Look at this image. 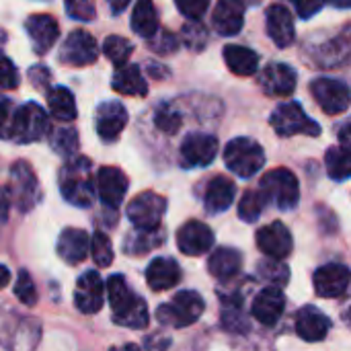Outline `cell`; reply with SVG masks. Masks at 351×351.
I'll return each mask as SVG.
<instances>
[{
    "label": "cell",
    "instance_id": "cell-1",
    "mask_svg": "<svg viewBox=\"0 0 351 351\" xmlns=\"http://www.w3.org/2000/svg\"><path fill=\"white\" fill-rule=\"evenodd\" d=\"M60 193L62 197L76 206L88 208L97 195V179L93 175V162L84 156H68L66 165L60 169Z\"/></svg>",
    "mask_w": 351,
    "mask_h": 351
},
{
    "label": "cell",
    "instance_id": "cell-2",
    "mask_svg": "<svg viewBox=\"0 0 351 351\" xmlns=\"http://www.w3.org/2000/svg\"><path fill=\"white\" fill-rule=\"evenodd\" d=\"M224 165L241 179L255 177L265 165L263 148L251 138H234L224 148Z\"/></svg>",
    "mask_w": 351,
    "mask_h": 351
},
{
    "label": "cell",
    "instance_id": "cell-3",
    "mask_svg": "<svg viewBox=\"0 0 351 351\" xmlns=\"http://www.w3.org/2000/svg\"><path fill=\"white\" fill-rule=\"evenodd\" d=\"M47 132H49V121L41 105L29 101V103L14 107L8 140L16 144H31V142H39L41 138H45Z\"/></svg>",
    "mask_w": 351,
    "mask_h": 351
},
{
    "label": "cell",
    "instance_id": "cell-4",
    "mask_svg": "<svg viewBox=\"0 0 351 351\" xmlns=\"http://www.w3.org/2000/svg\"><path fill=\"white\" fill-rule=\"evenodd\" d=\"M204 308H206V302L197 292L183 290L169 304H162L156 308V319L167 327L183 329V327L193 325L204 315Z\"/></svg>",
    "mask_w": 351,
    "mask_h": 351
},
{
    "label": "cell",
    "instance_id": "cell-5",
    "mask_svg": "<svg viewBox=\"0 0 351 351\" xmlns=\"http://www.w3.org/2000/svg\"><path fill=\"white\" fill-rule=\"evenodd\" d=\"M269 123L274 128V132L282 138H290L296 134H306V136H321V125L306 115V111L302 109L300 103L290 101V103H282L274 109Z\"/></svg>",
    "mask_w": 351,
    "mask_h": 351
},
{
    "label": "cell",
    "instance_id": "cell-6",
    "mask_svg": "<svg viewBox=\"0 0 351 351\" xmlns=\"http://www.w3.org/2000/svg\"><path fill=\"white\" fill-rule=\"evenodd\" d=\"M259 189L265 193L267 202L280 210H292L300 199L298 177L288 169H274L265 173L259 183Z\"/></svg>",
    "mask_w": 351,
    "mask_h": 351
},
{
    "label": "cell",
    "instance_id": "cell-7",
    "mask_svg": "<svg viewBox=\"0 0 351 351\" xmlns=\"http://www.w3.org/2000/svg\"><path fill=\"white\" fill-rule=\"evenodd\" d=\"M10 179H12L10 191H12L14 206L21 212L33 210L41 197V189H39V181L31 165L25 160H16L10 169Z\"/></svg>",
    "mask_w": 351,
    "mask_h": 351
},
{
    "label": "cell",
    "instance_id": "cell-8",
    "mask_svg": "<svg viewBox=\"0 0 351 351\" xmlns=\"http://www.w3.org/2000/svg\"><path fill=\"white\" fill-rule=\"evenodd\" d=\"M99 58V45L95 37L84 29H74L62 43L60 62L72 68H82L95 64Z\"/></svg>",
    "mask_w": 351,
    "mask_h": 351
},
{
    "label": "cell",
    "instance_id": "cell-9",
    "mask_svg": "<svg viewBox=\"0 0 351 351\" xmlns=\"http://www.w3.org/2000/svg\"><path fill=\"white\" fill-rule=\"evenodd\" d=\"M167 212V199L154 191H144L128 204V218L136 228H156Z\"/></svg>",
    "mask_w": 351,
    "mask_h": 351
},
{
    "label": "cell",
    "instance_id": "cell-10",
    "mask_svg": "<svg viewBox=\"0 0 351 351\" xmlns=\"http://www.w3.org/2000/svg\"><path fill=\"white\" fill-rule=\"evenodd\" d=\"M313 97L321 109L329 115H339L348 111L351 105V90L343 80L337 78H317L311 84Z\"/></svg>",
    "mask_w": 351,
    "mask_h": 351
},
{
    "label": "cell",
    "instance_id": "cell-11",
    "mask_svg": "<svg viewBox=\"0 0 351 351\" xmlns=\"http://www.w3.org/2000/svg\"><path fill=\"white\" fill-rule=\"evenodd\" d=\"M218 140L212 134H189L181 144V165L183 167H208L218 156Z\"/></svg>",
    "mask_w": 351,
    "mask_h": 351
},
{
    "label": "cell",
    "instance_id": "cell-12",
    "mask_svg": "<svg viewBox=\"0 0 351 351\" xmlns=\"http://www.w3.org/2000/svg\"><path fill=\"white\" fill-rule=\"evenodd\" d=\"M315 292L321 298H341L351 284V271L341 263H329L315 271L313 276Z\"/></svg>",
    "mask_w": 351,
    "mask_h": 351
},
{
    "label": "cell",
    "instance_id": "cell-13",
    "mask_svg": "<svg viewBox=\"0 0 351 351\" xmlns=\"http://www.w3.org/2000/svg\"><path fill=\"white\" fill-rule=\"evenodd\" d=\"M105 284L101 276L93 269L78 278L76 290H74V304L82 315H97L103 308L105 300Z\"/></svg>",
    "mask_w": 351,
    "mask_h": 351
},
{
    "label": "cell",
    "instance_id": "cell-14",
    "mask_svg": "<svg viewBox=\"0 0 351 351\" xmlns=\"http://www.w3.org/2000/svg\"><path fill=\"white\" fill-rule=\"evenodd\" d=\"M97 195L107 208H119L128 193V177L117 167H101L97 173Z\"/></svg>",
    "mask_w": 351,
    "mask_h": 351
},
{
    "label": "cell",
    "instance_id": "cell-15",
    "mask_svg": "<svg viewBox=\"0 0 351 351\" xmlns=\"http://www.w3.org/2000/svg\"><path fill=\"white\" fill-rule=\"evenodd\" d=\"M177 247L189 257H199L214 247V232L208 224L189 220L177 232Z\"/></svg>",
    "mask_w": 351,
    "mask_h": 351
},
{
    "label": "cell",
    "instance_id": "cell-16",
    "mask_svg": "<svg viewBox=\"0 0 351 351\" xmlns=\"http://www.w3.org/2000/svg\"><path fill=\"white\" fill-rule=\"evenodd\" d=\"M128 125V111L117 101H105L95 111V130L103 142H113Z\"/></svg>",
    "mask_w": 351,
    "mask_h": 351
},
{
    "label": "cell",
    "instance_id": "cell-17",
    "mask_svg": "<svg viewBox=\"0 0 351 351\" xmlns=\"http://www.w3.org/2000/svg\"><path fill=\"white\" fill-rule=\"evenodd\" d=\"M284 308H286V296L284 292L280 290V286H267L263 288L255 298H253V317L265 325V327H274L282 315H284Z\"/></svg>",
    "mask_w": 351,
    "mask_h": 351
},
{
    "label": "cell",
    "instance_id": "cell-18",
    "mask_svg": "<svg viewBox=\"0 0 351 351\" xmlns=\"http://www.w3.org/2000/svg\"><path fill=\"white\" fill-rule=\"evenodd\" d=\"M25 29L37 56L47 53L53 47L56 39L60 37L58 21L51 14H31L25 21Z\"/></svg>",
    "mask_w": 351,
    "mask_h": 351
},
{
    "label": "cell",
    "instance_id": "cell-19",
    "mask_svg": "<svg viewBox=\"0 0 351 351\" xmlns=\"http://www.w3.org/2000/svg\"><path fill=\"white\" fill-rule=\"evenodd\" d=\"M259 86L271 97L292 95L298 82V76L292 66L286 64H269L259 72Z\"/></svg>",
    "mask_w": 351,
    "mask_h": 351
},
{
    "label": "cell",
    "instance_id": "cell-20",
    "mask_svg": "<svg viewBox=\"0 0 351 351\" xmlns=\"http://www.w3.org/2000/svg\"><path fill=\"white\" fill-rule=\"evenodd\" d=\"M257 247L261 253L274 259H286L292 253V234L282 222H274L263 226L257 232Z\"/></svg>",
    "mask_w": 351,
    "mask_h": 351
},
{
    "label": "cell",
    "instance_id": "cell-21",
    "mask_svg": "<svg viewBox=\"0 0 351 351\" xmlns=\"http://www.w3.org/2000/svg\"><path fill=\"white\" fill-rule=\"evenodd\" d=\"M90 249V239L82 228H66L58 237L56 251L68 265H78L86 259Z\"/></svg>",
    "mask_w": 351,
    "mask_h": 351
},
{
    "label": "cell",
    "instance_id": "cell-22",
    "mask_svg": "<svg viewBox=\"0 0 351 351\" xmlns=\"http://www.w3.org/2000/svg\"><path fill=\"white\" fill-rule=\"evenodd\" d=\"M329 329H331V321L319 308L304 306L302 311H298V315H296V335L302 341H308V343L323 341L327 337Z\"/></svg>",
    "mask_w": 351,
    "mask_h": 351
},
{
    "label": "cell",
    "instance_id": "cell-23",
    "mask_svg": "<svg viewBox=\"0 0 351 351\" xmlns=\"http://www.w3.org/2000/svg\"><path fill=\"white\" fill-rule=\"evenodd\" d=\"M212 23H214V29L224 37H232V35L241 33L243 23H245V2L243 0H220L214 8Z\"/></svg>",
    "mask_w": 351,
    "mask_h": 351
},
{
    "label": "cell",
    "instance_id": "cell-24",
    "mask_svg": "<svg viewBox=\"0 0 351 351\" xmlns=\"http://www.w3.org/2000/svg\"><path fill=\"white\" fill-rule=\"evenodd\" d=\"M265 19H267V33L278 47H288L294 43V37H296L294 21H292L290 10L284 4H271L267 8Z\"/></svg>",
    "mask_w": 351,
    "mask_h": 351
},
{
    "label": "cell",
    "instance_id": "cell-25",
    "mask_svg": "<svg viewBox=\"0 0 351 351\" xmlns=\"http://www.w3.org/2000/svg\"><path fill=\"white\" fill-rule=\"evenodd\" d=\"M146 282H148L150 290H154V292L171 290L181 282V267L175 259L156 257L146 269Z\"/></svg>",
    "mask_w": 351,
    "mask_h": 351
},
{
    "label": "cell",
    "instance_id": "cell-26",
    "mask_svg": "<svg viewBox=\"0 0 351 351\" xmlns=\"http://www.w3.org/2000/svg\"><path fill=\"white\" fill-rule=\"evenodd\" d=\"M234 195H237L234 183L228 177L220 175L208 183L206 195H204V206H206L208 214H222L234 204Z\"/></svg>",
    "mask_w": 351,
    "mask_h": 351
},
{
    "label": "cell",
    "instance_id": "cell-27",
    "mask_svg": "<svg viewBox=\"0 0 351 351\" xmlns=\"http://www.w3.org/2000/svg\"><path fill=\"white\" fill-rule=\"evenodd\" d=\"M111 86L119 95H125V97H146L148 95V84L136 64L119 66L111 78Z\"/></svg>",
    "mask_w": 351,
    "mask_h": 351
},
{
    "label": "cell",
    "instance_id": "cell-28",
    "mask_svg": "<svg viewBox=\"0 0 351 351\" xmlns=\"http://www.w3.org/2000/svg\"><path fill=\"white\" fill-rule=\"evenodd\" d=\"M243 267V255L237 249L230 247H220L216 249L210 259H208V269L216 280H232Z\"/></svg>",
    "mask_w": 351,
    "mask_h": 351
},
{
    "label": "cell",
    "instance_id": "cell-29",
    "mask_svg": "<svg viewBox=\"0 0 351 351\" xmlns=\"http://www.w3.org/2000/svg\"><path fill=\"white\" fill-rule=\"evenodd\" d=\"M113 313V323L125 329H146L150 315H148V306L144 302V298H140L138 294H134L123 306H119Z\"/></svg>",
    "mask_w": 351,
    "mask_h": 351
},
{
    "label": "cell",
    "instance_id": "cell-30",
    "mask_svg": "<svg viewBox=\"0 0 351 351\" xmlns=\"http://www.w3.org/2000/svg\"><path fill=\"white\" fill-rule=\"evenodd\" d=\"M165 243V230L160 226L156 228H136V232H130L123 241V251L128 255H146L154 249H158Z\"/></svg>",
    "mask_w": 351,
    "mask_h": 351
},
{
    "label": "cell",
    "instance_id": "cell-31",
    "mask_svg": "<svg viewBox=\"0 0 351 351\" xmlns=\"http://www.w3.org/2000/svg\"><path fill=\"white\" fill-rule=\"evenodd\" d=\"M224 62L228 66V70L237 76H251L257 72V66H259V56L245 47V45H237V43H230L224 47Z\"/></svg>",
    "mask_w": 351,
    "mask_h": 351
},
{
    "label": "cell",
    "instance_id": "cell-32",
    "mask_svg": "<svg viewBox=\"0 0 351 351\" xmlns=\"http://www.w3.org/2000/svg\"><path fill=\"white\" fill-rule=\"evenodd\" d=\"M47 107L51 117L58 121H72L76 119V99L66 86H51L47 88Z\"/></svg>",
    "mask_w": 351,
    "mask_h": 351
},
{
    "label": "cell",
    "instance_id": "cell-33",
    "mask_svg": "<svg viewBox=\"0 0 351 351\" xmlns=\"http://www.w3.org/2000/svg\"><path fill=\"white\" fill-rule=\"evenodd\" d=\"M132 29L140 37H152L158 31V12L152 0H138L132 10Z\"/></svg>",
    "mask_w": 351,
    "mask_h": 351
},
{
    "label": "cell",
    "instance_id": "cell-34",
    "mask_svg": "<svg viewBox=\"0 0 351 351\" xmlns=\"http://www.w3.org/2000/svg\"><path fill=\"white\" fill-rule=\"evenodd\" d=\"M327 173L333 181H348L351 179V150L343 146H333L325 154Z\"/></svg>",
    "mask_w": 351,
    "mask_h": 351
},
{
    "label": "cell",
    "instance_id": "cell-35",
    "mask_svg": "<svg viewBox=\"0 0 351 351\" xmlns=\"http://www.w3.org/2000/svg\"><path fill=\"white\" fill-rule=\"evenodd\" d=\"M265 204H269V202H267V197H265V193L261 189L247 191L241 197V202H239V216H241V220L243 222H255V220H259V216L265 210Z\"/></svg>",
    "mask_w": 351,
    "mask_h": 351
},
{
    "label": "cell",
    "instance_id": "cell-36",
    "mask_svg": "<svg viewBox=\"0 0 351 351\" xmlns=\"http://www.w3.org/2000/svg\"><path fill=\"white\" fill-rule=\"evenodd\" d=\"M51 148L62 156H74L78 152V132L74 128L60 125L49 136Z\"/></svg>",
    "mask_w": 351,
    "mask_h": 351
},
{
    "label": "cell",
    "instance_id": "cell-37",
    "mask_svg": "<svg viewBox=\"0 0 351 351\" xmlns=\"http://www.w3.org/2000/svg\"><path fill=\"white\" fill-rule=\"evenodd\" d=\"M103 51H105L107 60H109L113 66L119 68V66L128 64V60H130V56H132V51H134V45H132L128 39L119 37V35H109V37L105 39V43H103Z\"/></svg>",
    "mask_w": 351,
    "mask_h": 351
},
{
    "label": "cell",
    "instance_id": "cell-38",
    "mask_svg": "<svg viewBox=\"0 0 351 351\" xmlns=\"http://www.w3.org/2000/svg\"><path fill=\"white\" fill-rule=\"evenodd\" d=\"M259 276L271 286H284L290 280V269H288V265L282 263V259L269 257L267 261L259 263Z\"/></svg>",
    "mask_w": 351,
    "mask_h": 351
},
{
    "label": "cell",
    "instance_id": "cell-39",
    "mask_svg": "<svg viewBox=\"0 0 351 351\" xmlns=\"http://www.w3.org/2000/svg\"><path fill=\"white\" fill-rule=\"evenodd\" d=\"M179 37L167 29H158L152 37H148V47L158 56H171L179 49Z\"/></svg>",
    "mask_w": 351,
    "mask_h": 351
},
{
    "label": "cell",
    "instance_id": "cell-40",
    "mask_svg": "<svg viewBox=\"0 0 351 351\" xmlns=\"http://www.w3.org/2000/svg\"><path fill=\"white\" fill-rule=\"evenodd\" d=\"M90 253L97 267H109L113 263V247L103 232H95L90 239Z\"/></svg>",
    "mask_w": 351,
    "mask_h": 351
},
{
    "label": "cell",
    "instance_id": "cell-41",
    "mask_svg": "<svg viewBox=\"0 0 351 351\" xmlns=\"http://www.w3.org/2000/svg\"><path fill=\"white\" fill-rule=\"evenodd\" d=\"M154 123L162 134H177L183 123V117L175 107L162 105V107H158V111L154 115Z\"/></svg>",
    "mask_w": 351,
    "mask_h": 351
},
{
    "label": "cell",
    "instance_id": "cell-42",
    "mask_svg": "<svg viewBox=\"0 0 351 351\" xmlns=\"http://www.w3.org/2000/svg\"><path fill=\"white\" fill-rule=\"evenodd\" d=\"M181 39L183 43L189 47V49H204L206 47V41H208V31L206 27L199 23V21H193V23H187L181 31Z\"/></svg>",
    "mask_w": 351,
    "mask_h": 351
},
{
    "label": "cell",
    "instance_id": "cell-43",
    "mask_svg": "<svg viewBox=\"0 0 351 351\" xmlns=\"http://www.w3.org/2000/svg\"><path fill=\"white\" fill-rule=\"evenodd\" d=\"M14 296H16L23 304H27V306L37 304V288H35L31 276H29L25 269L19 271V278H16V282H14Z\"/></svg>",
    "mask_w": 351,
    "mask_h": 351
},
{
    "label": "cell",
    "instance_id": "cell-44",
    "mask_svg": "<svg viewBox=\"0 0 351 351\" xmlns=\"http://www.w3.org/2000/svg\"><path fill=\"white\" fill-rule=\"evenodd\" d=\"M66 10L74 21H80V23L95 21L97 16L95 0H66Z\"/></svg>",
    "mask_w": 351,
    "mask_h": 351
},
{
    "label": "cell",
    "instance_id": "cell-45",
    "mask_svg": "<svg viewBox=\"0 0 351 351\" xmlns=\"http://www.w3.org/2000/svg\"><path fill=\"white\" fill-rule=\"evenodd\" d=\"M21 84V76L16 66L0 51V88L12 90Z\"/></svg>",
    "mask_w": 351,
    "mask_h": 351
},
{
    "label": "cell",
    "instance_id": "cell-46",
    "mask_svg": "<svg viewBox=\"0 0 351 351\" xmlns=\"http://www.w3.org/2000/svg\"><path fill=\"white\" fill-rule=\"evenodd\" d=\"M175 4L183 16H187L189 21H199L208 10L210 0H175Z\"/></svg>",
    "mask_w": 351,
    "mask_h": 351
},
{
    "label": "cell",
    "instance_id": "cell-47",
    "mask_svg": "<svg viewBox=\"0 0 351 351\" xmlns=\"http://www.w3.org/2000/svg\"><path fill=\"white\" fill-rule=\"evenodd\" d=\"M12 115H14V103L8 99H2L0 101V138L2 140H8V136H10Z\"/></svg>",
    "mask_w": 351,
    "mask_h": 351
},
{
    "label": "cell",
    "instance_id": "cell-48",
    "mask_svg": "<svg viewBox=\"0 0 351 351\" xmlns=\"http://www.w3.org/2000/svg\"><path fill=\"white\" fill-rule=\"evenodd\" d=\"M292 4L296 6V12L302 19H313L317 12H321L325 0H292Z\"/></svg>",
    "mask_w": 351,
    "mask_h": 351
},
{
    "label": "cell",
    "instance_id": "cell-49",
    "mask_svg": "<svg viewBox=\"0 0 351 351\" xmlns=\"http://www.w3.org/2000/svg\"><path fill=\"white\" fill-rule=\"evenodd\" d=\"M14 199H12V191L10 187H0V222L8 220L10 208H12Z\"/></svg>",
    "mask_w": 351,
    "mask_h": 351
},
{
    "label": "cell",
    "instance_id": "cell-50",
    "mask_svg": "<svg viewBox=\"0 0 351 351\" xmlns=\"http://www.w3.org/2000/svg\"><path fill=\"white\" fill-rule=\"evenodd\" d=\"M29 78H31V82H33L39 90H43V88L47 86V82H49V70L43 68V66H35V68L29 70Z\"/></svg>",
    "mask_w": 351,
    "mask_h": 351
},
{
    "label": "cell",
    "instance_id": "cell-51",
    "mask_svg": "<svg viewBox=\"0 0 351 351\" xmlns=\"http://www.w3.org/2000/svg\"><path fill=\"white\" fill-rule=\"evenodd\" d=\"M339 142H341L343 148L351 150V121L339 128Z\"/></svg>",
    "mask_w": 351,
    "mask_h": 351
},
{
    "label": "cell",
    "instance_id": "cell-52",
    "mask_svg": "<svg viewBox=\"0 0 351 351\" xmlns=\"http://www.w3.org/2000/svg\"><path fill=\"white\" fill-rule=\"evenodd\" d=\"M107 2H109V6H111V10H113L115 14L123 12V10L128 8V4H130V0H107Z\"/></svg>",
    "mask_w": 351,
    "mask_h": 351
},
{
    "label": "cell",
    "instance_id": "cell-53",
    "mask_svg": "<svg viewBox=\"0 0 351 351\" xmlns=\"http://www.w3.org/2000/svg\"><path fill=\"white\" fill-rule=\"evenodd\" d=\"M148 70H150V74H152L154 78H162V76H167V72H169V68L156 66V64H148Z\"/></svg>",
    "mask_w": 351,
    "mask_h": 351
},
{
    "label": "cell",
    "instance_id": "cell-54",
    "mask_svg": "<svg viewBox=\"0 0 351 351\" xmlns=\"http://www.w3.org/2000/svg\"><path fill=\"white\" fill-rule=\"evenodd\" d=\"M10 284V271H8V267L6 265H2L0 263V290L2 288H6Z\"/></svg>",
    "mask_w": 351,
    "mask_h": 351
},
{
    "label": "cell",
    "instance_id": "cell-55",
    "mask_svg": "<svg viewBox=\"0 0 351 351\" xmlns=\"http://www.w3.org/2000/svg\"><path fill=\"white\" fill-rule=\"evenodd\" d=\"M325 2H329L337 8H351V0H325Z\"/></svg>",
    "mask_w": 351,
    "mask_h": 351
},
{
    "label": "cell",
    "instance_id": "cell-56",
    "mask_svg": "<svg viewBox=\"0 0 351 351\" xmlns=\"http://www.w3.org/2000/svg\"><path fill=\"white\" fill-rule=\"evenodd\" d=\"M343 321L351 327V302L346 306V311H343Z\"/></svg>",
    "mask_w": 351,
    "mask_h": 351
}]
</instances>
